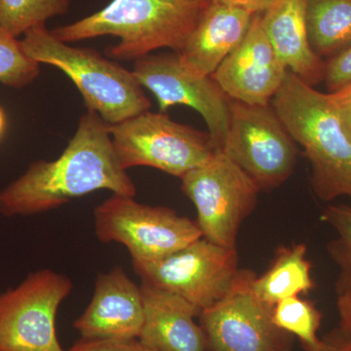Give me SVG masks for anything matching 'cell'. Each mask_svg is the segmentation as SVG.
Returning <instances> with one entry per match:
<instances>
[{"label":"cell","mask_w":351,"mask_h":351,"mask_svg":"<svg viewBox=\"0 0 351 351\" xmlns=\"http://www.w3.org/2000/svg\"><path fill=\"white\" fill-rule=\"evenodd\" d=\"M101 189L136 195L133 180L117 160L110 126L87 110L61 156L32 163L0 191V214L11 218L46 213Z\"/></svg>","instance_id":"obj_1"},{"label":"cell","mask_w":351,"mask_h":351,"mask_svg":"<svg viewBox=\"0 0 351 351\" xmlns=\"http://www.w3.org/2000/svg\"><path fill=\"white\" fill-rule=\"evenodd\" d=\"M272 107L295 144L306 152L318 197L351 196V123L322 93L288 71Z\"/></svg>","instance_id":"obj_2"},{"label":"cell","mask_w":351,"mask_h":351,"mask_svg":"<svg viewBox=\"0 0 351 351\" xmlns=\"http://www.w3.org/2000/svg\"><path fill=\"white\" fill-rule=\"evenodd\" d=\"M209 0H112L105 8L71 24L52 29L66 43L112 36L119 43L108 57L136 61L160 48L179 53Z\"/></svg>","instance_id":"obj_3"},{"label":"cell","mask_w":351,"mask_h":351,"mask_svg":"<svg viewBox=\"0 0 351 351\" xmlns=\"http://www.w3.org/2000/svg\"><path fill=\"white\" fill-rule=\"evenodd\" d=\"M25 54L63 71L82 94L87 110L114 125L149 110L151 101L133 71L91 48L73 47L49 29L34 27L20 39Z\"/></svg>","instance_id":"obj_4"},{"label":"cell","mask_w":351,"mask_h":351,"mask_svg":"<svg viewBox=\"0 0 351 351\" xmlns=\"http://www.w3.org/2000/svg\"><path fill=\"white\" fill-rule=\"evenodd\" d=\"M110 126L113 149L124 170L145 166L184 177L209 160L216 149L209 134L149 110Z\"/></svg>","instance_id":"obj_5"},{"label":"cell","mask_w":351,"mask_h":351,"mask_svg":"<svg viewBox=\"0 0 351 351\" xmlns=\"http://www.w3.org/2000/svg\"><path fill=\"white\" fill-rule=\"evenodd\" d=\"M94 228L103 243L125 246L132 262L159 260L202 237L196 221L174 210L120 195H112L95 208Z\"/></svg>","instance_id":"obj_6"},{"label":"cell","mask_w":351,"mask_h":351,"mask_svg":"<svg viewBox=\"0 0 351 351\" xmlns=\"http://www.w3.org/2000/svg\"><path fill=\"white\" fill-rule=\"evenodd\" d=\"M184 195L197 211L203 239L237 249L241 223L257 204L261 189L221 151L181 178Z\"/></svg>","instance_id":"obj_7"},{"label":"cell","mask_w":351,"mask_h":351,"mask_svg":"<svg viewBox=\"0 0 351 351\" xmlns=\"http://www.w3.org/2000/svg\"><path fill=\"white\" fill-rule=\"evenodd\" d=\"M221 151L261 191L287 181L298 160L295 143L271 104L249 105L232 100L230 128Z\"/></svg>","instance_id":"obj_8"},{"label":"cell","mask_w":351,"mask_h":351,"mask_svg":"<svg viewBox=\"0 0 351 351\" xmlns=\"http://www.w3.org/2000/svg\"><path fill=\"white\" fill-rule=\"evenodd\" d=\"M71 290L68 276L40 269L0 294V351H66L58 339L56 316Z\"/></svg>","instance_id":"obj_9"},{"label":"cell","mask_w":351,"mask_h":351,"mask_svg":"<svg viewBox=\"0 0 351 351\" xmlns=\"http://www.w3.org/2000/svg\"><path fill=\"white\" fill-rule=\"evenodd\" d=\"M142 284L179 295L203 311L219 301L239 274L237 249L207 239L152 262H132Z\"/></svg>","instance_id":"obj_10"},{"label":"cell","mask_w":351,"mask_h":351,"mask_svg":"<svg viewBox=\"0 0 351 351\" xmlns=\"http://www.w3.org/2000/svg\"><path fill=\"white\" fill-rule=\"evenodd\" d=\"M251 270L239 269L232 287L219 301L203 309L198 322L209 351H291L293 338L274 324V306L253 290Z\"/></svg>","instance_id":"obj_11"},{"label":"cell","mask_w":351,"mask_h":351,"mask_svg":"<svg viewBox=\"0 0 351 351\" xmlns=\"http://www.w3.org/2000/svg\"><path fill=\"white\" fill-rule=\"evenodd\" d=\"M134 75L156 97L159 112L182 105L196 110L206 122L216 151L225 143L230 121L232 99L212 76H200L182 66L177 52L149 54L136 60Z\"/></svg>","instance_id":"obj_12"},{"label":"cell","mask_w":351,"mask_h":351,"mask_svg":"<svg viewBox=\"0 0 351 351\" xmlns=\"http://www.w3.org/2000/svg\"><path fill=\"white\" fill-rule=\"evenodd\" d=\"M287 73L263 29L262 14H256L241 43L211 76L232 100L265 106L280 89Z\"/></svg>","instance_id":"obj_13"},{"label":"cell","mask_w":351,"mask_h":351,"mask_svg":"<svg viewBox=\"0 0 351 351\" xmlns=\"http://www.w3.org/2000/svg\"><path fill=\"white\" fill-rule=\"evenodd\" d=\"M144 317L142 288L114 267L97 277L91 301L73 326L82 339H135Z\"/></svg>","instance_id":"obj_14"},{"label":"cell","mask_w":351,"mask_h":351,"mask_svg":"<svg viewBox=\"0 0 351 351\" xmlns=\"http://www.w3.org/2000/svg\"><path fill=\"white\" fill-rule=\"evenodd\" d=\"M144 324L138 339L154 351H209L198 318L200 309L179 295L141 285Z\"/></svg>","instance_id":"obj_15"},{"label":"cell","mask_w":351,"mask_h":351,"mask_svg":"<svg viewBox=\"0 0 351 351\" xmlns=\"http://www.w3.org/2000/svg\"><path fill=\"white\" fill-rule=\"evenodd\" d=\"M253 17L241 9L209 1L178 53L182 66L195 75H213L246 36Z\"/></svg>","instance_id":"obj_16"},{"label":"cell","mask_w":351,"mask_h":351,"mask_svg":"<svg viewBox=\"0 0 351 351\" xmlns=\"http://www.w3.org/2000/svg\"><path fill=\"white\" fill-rule=\"evenodd\" d=\"M307 0H274L262 13L263 29L289 71L315 86L324 78L325 62L309 43Z\"/></svg>","instance_id":"obj_17"},{"label":"cell","mask_w":351,"mask_h":351,"mask_svg":"<svg viewBox=\"0 0 351 351\" xmlns=\"http://www.w3.org/2000/svg\"><path fill=\"white\" fill-rule=\"evenodd\" d=\"M304 244L281 247L267 271L254 277V292L274 306L281 300L306 294L314 287L311 263Z\"/></svg>","instance_id":"obj_18"},{"label":"cell","mask_w":351,"mask_h":351,"mask_svg":"<svg viewBox=\"0 0 351 351\" xmlns=\"http://www.w3.org/2000/svg\"><path fill=\"white\" fill-rule=\"evenodd\" d=\"M306 25L314 53L335 56L351 46V0H307Z\"/></svg>","instance_id":"obj_19"},{"label":"cell","mask_w":351,"mask_h":351,"mask_svg":"<svg viewBox=\"0 0 351 351\" xmlns=\"http://www.w3.org/2000/svg\"><path fill=\"white\" fill-rule=\"evenodd\" d=\"M274 324L299 339L304 351H316L322 346L318 337L322 315L315 306L300 295L281 300L272 308Z\"/></svg>","instance_id":"obj_20"},{"label":"cell","mask_w":351,"mask_h":351,"mask_svg":"<svg viewBox=\"0 0 351 351\" xmlns=\"http://www.w3.org/2000/svg\"><path fill=\"white\" fill-rule=\"evenodd\" d=\"M71 0H0V25L15 38L68 12Z\"/></svg>","instance_id":"obj_21"},{"label":"cell","mask_w":351,"mask_h":351,"mask_svg":"<svg viewBox=\"0 0 351 351\" xmlns=\"http://www.w3.org/2000/svg\"><path fill=\"white\" fill-rule=\"evenodd\" d=\"M40 73V64L25 54L21 41L0 25V84L23 88Z\"/></svg>","instance_id":"obj_22"},{"label":"cell","mask_w":351,"mask_h":351,"mask_svg":"<svg viewBox=\"0 0 351 351\" xmlns=\"http://www.w3.org/2000/svg\"><path fill=\"white\" fill-rule=\"evenodd\" d=\"M322 219L338 233V239L329 246L332 258L341 267L338 289L351 288V207L331 205Z\"/></svg>","instance_id":"obj_23"},{"label":"cell","mask_w":351,"mask_h":351,"mask_svg":"<svg viewBox=\"0 0 351 351\" xmlns=\"http://www.w3.org/2000/svg\"><path fill=\"white\" fill-rule=\"evenodd\" d=\"M328 93L351 85V46L325 63L324 78Z\"/></svg>","instance_id":"obj_24"},{"label":"cell","mask_w":351,"mask_h":351,"mask_svg":"<svg viewBox=\"0 0 351 351\" xmlns=\"http://www.w3.org/2000/svg\"><path fill=\"white\" fill-rule=\"evenodd\" d=\"M66 351H154L138 339H85Z\"/></svg>","instance_id":"obj_25"},{"label":"cell","mask_w":351,"mask_h":351,"mask_svg":"<svg viewBox=\"0 0 351 351\" xmlns=\"http://www.w3.org/2000/svg\"><path fill=\"white\" fill-rule=\"evenodd\" d=\"M209 1L211 3L241 9L252 15H256V14L265 12L274 3V0H209Z\"/></svg>","instance_id":"obj_26"},{"label":"cell","mask_w":351,"mask_h":351,"mask_svg":"<svg viewBox=\"0 0 351 351\" xmlns=\"http://www.w3.org/2000/svg\"><path fill=\"white\" fill-rule=\"evenodd\" d=\"M337 306L341 318V329L351 338V288L338 289Z\"/></svg>","instance_id":"obj_27"},{"label":"cell","mask_w":351,"mask_h":351,"mask_svg":"<svg viewBox=\"0 0 351 351\" xmlns=\"http://www.w3.org/2000/svg\"><path fill=\"white\" fill-rule=\"evenodd\" d=\"M316 351H351V338L339 328L322 339V346Z\"/></svg>","instance_id":"obj_28"},{"label":"cell","mask_w":351,"mask_h":351,"mask_svg":"<svg viewBox=\"0 0 351 351\" xmlns=\"http://www.w3.org/2000/svg\"><path fill=\"white\" fill-rule=\"evenodd\" d=\"M332 103L351 123V85L329 93Z\"/></svg>","instance_id":"obj_29"},{"label":"cell","mask_w":351,"mask_h":351,"mask_svg":"<svg viewBox=\"0 0 351 351\" xmlns=\"http://www.w3.org/2000/svg\"><path fill=\"white\" fill-rule=\"evenodd\" d=\"M7 126V117L3 108L0 107V138L3 136Z\"/></svg>","instance_id":"obj_30"}]
</instances>
